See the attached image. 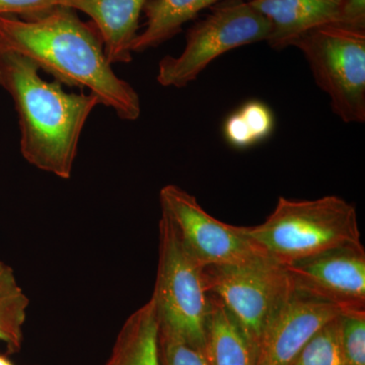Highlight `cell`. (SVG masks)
Listing matches in <instances>:
<instances>
[{"mask_svg": "<svg viewBox=\"0 0 365 365\" xmlns=\"http://www.w3.org/2000/svg\"><path fill=\"white\" fill-rule=\"evenodd\" d=\"M0 50L25 55L61 85L88 88L120 119L140 116V98L113 71L97 29L71 7L56 6L26 20L0 14Z\"/></svg>", "mask_w": 365, "mask_h": 365, "instance_id": "1", "label": "cell"}, {"mask_svg": "<svg viewBox=\"0 0 365 365\" xmlns=\"http://www.w3.org/2000/svg\"><path fill=\"white\" fill-rule=\"evenodd\" d=\"M39 71L25 55L0 50V86L18 113L21 155L37 169L69 179L81 132L100 102L91 93H66L59 81H46Z\"/></svg>", "mask_w": 365, "mask_h": 365, "instance_id": "2", "label": "cell"}, {"mask_svg": "<svg viewBox=\"0 0 365 365\" xmlns=\"http://www.w3.org/2000/svg\"><path fill=\"white\" fill-rule=\"evenodd\" d=\"M241 228L261 254L283 266L329 250L362 245L356 209L336 195L316 200L279 197L265 222Z\"/></svg>", "mask_w": 365, "mask_h": 365, "instance_id": "3", "label": "cell"}, {"mask_svg": "<svg viewBox=\"0 0 365 365\" xmlns=\"http://www.w3.org/2000/svg\"><path fill=\"white\" fill-rule=\"evenodd\" d=\"M158 230L157 278L151 299L160 330L203 351L209 311L204 267L185 248L174 225L163 213Z\"/></svg>", "mask_w": 365, "mask_h": 365, "instance_id": "4", "label": "cell"}, {"mask_svg": "<svg viewBox=\"0 0 365 365\" xmlns=\"http://www.w3.org/2000/svg\"><path fill=\"white\" fill-rule=\"evenodd\" d=\"M204 283L234 317L256 357L262 336L292 290L283 265L261 255L230 265L205 266Z\"/></svg>", "mask_w": 365, "mask_h": 365, "instance_id": "5", "label": "cell"}, {"mask_svg": "<svg viewBox=\"0 0 365 365\" xmlns=\"http://www.w3.org/2000/svg\"><path fill=\"white\" fill-rule=\"evenodd\" d=\"M190 29L184 51L158 64L157 81L167 88H185L216 58L242 46L267 41L271 26L247 0H227Z\"/></svg>", "mask_w": 365, "mask_h": 365, "instance_id": "6", "label": "cell"}, {"mask_svg": "<svg viewBox=\"0 0 365 365\" xmlns=\"http://www.w3.org/2000/svg\"><path fill=\"white\" fill-rule=\"evenodd\" d=\"M304 54L314 81L345 123L365 121V33L325 25L292 43Z\"/></svg>", "mask_w": 365, "mask_h": 365, "instance_id": "7", "label": "cell"}, {"mask_svg": "<svg viewBox=\"0 0 365 365\" xmlns=\"http://www.w3.org/2000/svg\"><path fill=\"white\" fill-rule=\"evenodd\" d=\"M160 202L163 215L174 225L185 248L203 267L245 263L263 255L241 227L216 220L195 197L176 185L160 190Z\"/></svg>", "mask_w": 365, "mask_h": 365, "instance_id": "8", "label": "cell"}, {"mask_svg": "<svg viewBox=\"0 0 365 365\" xmlns=\"http://www.w3.org/2000/svg\"><path fill=\"white\" fill-rule=\"evenodd\" d=\"M295 289L326 300L340 311H365V250H329L283 266Z\"/></svg>", "mask_w": 365, "mask_h": 365, "instance_id": "9", "label": "cell"}, {"mask_svg": "<svg viewBox=\"0 0 365 365\" xmlns=\"http://www.w3.org/2000/svg\"><path fill=\"white\" fill-rule=\"evenodd\" d=\"M340 313L335 304L292 288L262 336L254 365L292 364L304 345Z\"/></svg>", "mask_w": 365, "mask_h": 365, "instance_id": "10", "label": "cell"}, {"mask_svg": "<svg viewBox=\"0 0 365 365\" xmlns=\"http://www.w3.org/2000/svg\"><path fill=\"white\" fill-rule=\"evenodd\" d=\"M148 0H63L62 6L83 11L93 20L110 63H129L140 14Z\"/></svg>", "mask_w": 365, "mask_h": 365, "instance_id": "11", "label": "cell"}, {"mask_svg": "<svg viewBox=\"0 0 365 365\" xmlns=\"http://www.w3.org/2000/svg\"><path fill=\"white\" fill-rule=\"evenodd\" d=\"M343 0H250L271 26L267 42L282 50L302 34L319 26L337 23Z\"/></svg>", "mask_w": 365, "mask_h": 365, "instance_id": "12", "label": "cell"}, {"mask_svg": "<svg viewBox=\"0 0 365 365\" xmlns=\"http://www.w3.org/2000/svg\"><path fill=\"white\" fill-rule=\"evenodd\" d=\"M208 297L203 350L207 365H254L253 349L234 317L217 297Z\"/></svg>", "mask_w": 365, "mask_h": 365, "instance_id": "13", "label": "cell"}, {"mask_svg": "<svg viewBox=\"0 0 365 365\" xmlns=\"http://www.w3.org/2000/svg\"><path fill=\"white\" fill-rule=\"evenodd\" d=\"M158 331L157 312L150 299L126 319L105 365H160Z\"/></svg>", "mask_w": 365, "mask_h": 365, "instance_id": "14", "label": "cell"}, {"mask_svg": "<svg viewBox=\"0 0 365 365\" xmlns=\"http://www.w3.org/2000/svg\"><path fill=\"white\" fill-rule=\"evenodd\" d=\"M223 1L227 0H148L143 9L145 29L137 35L132 52H143L163 44L200 11Z\"/></svg>", "mask_w": 365, "mask_h": 365, "instance_id": "15", "label": "cell"}, {"mask_svg": "<svg viewBox=\"0 0 365 365\" xmlns=\"http://www.w3.org/2000/svg\"><path fill=\"white\" fill-rule=\"evenodd\" d=\"M29 306L30 299L13 268L0 260V342L6 344L9 353L21 350Z\"/></svg>", "mask_w": 365, "mask_h": 365, "instance_id": "16", "label": "cell"}, {"mask_svg": "<svg viewBox=\"0 0 365 365\" xmlns=\"http://www.w3.org/2000/svg\"><path fill=\"white\" fill-rule=\"evenodd\" d=\"M338 317L329 322L304 345L290 365H345Z\"/></svg>", "mask_w": 365, "mask_h": 365, "instance_id": "17", "label": "cell"}, {"mask_svg": "<svg viewBox=\"0 0 365 365\" xmlns=\"http://www.w3.org/2000/svg\"><path fill=\"white\" fill-rule=\"evenodd\" d=\"M338 319L345 365H365V311H343Z\"/></svg>", "mask_w": 365, "mask_h": 365, "instance_id": "18", "label": "cell"}, {"mask_svg": "<svg viewBox=\"0 0 365 365\" xmlns=\"http://www.w3.org/2000/svg\"><path fill=\"white\" fill-rule=\"evenodd\" d=\"M235 113L253 145L265 140L272 134L275 124L273 113L260 101H250Z\"/></svg>", "mask_w": 365, "mask_h": 365, "instance_id": "19", "label": "cell"}, {"mask_svg": "<svg viewBox=\"0 0 365 365\" xmlns=\"http://www.w3.org/2000/svg\"><path fill=\"white\" fill-rule=\"evenodd\" d=\"M158 352L160 365H207L203 351L160 330Z\"/></svg>", "mask_w": 365, "mask_h": 365, "instance_id": "20", "label": "cell"}, {"mask_svg": "<svg viewBox=\"0 0 365 365\" xmlns=\"http://www.w3.org/2000/svg\"><path fill=\"white\" fill-rule=\"evenodd\" d=\"M62 2L63 0H0V14H18L26 20L62 6Z\"/></svg>", "mask_w": 365, "mask_h": 365, "instance_id": "21", "label": "cell"}, {"mask_svg": "<svg viewBox=\"0 0 365 365\" xmlns=\"http://www.w3.org/2000/svg\"><path fill=\"white\" fill-rule=\"evenodd\" d=\"M334 26L365 33V0H343L337 23Z\"/></svg>", "mask_w": 365, "mask_h": 365, "instance_id": "22", "label": "cell"}, {"mask_svg": "<svg viewBox=\"0 0 365 365\" xmlns=\"http://www.w3.org/2000/svg\"><path fill=\"white\" fill-rule=\"evenodd\" d=\"M0 365H13L11 362L9 361V359H6V357L0 355Z\"/></svg>", "mask_w": 365, "mask_h": 365, "instance_id": "23", "label": "cell"}]
</instances>
